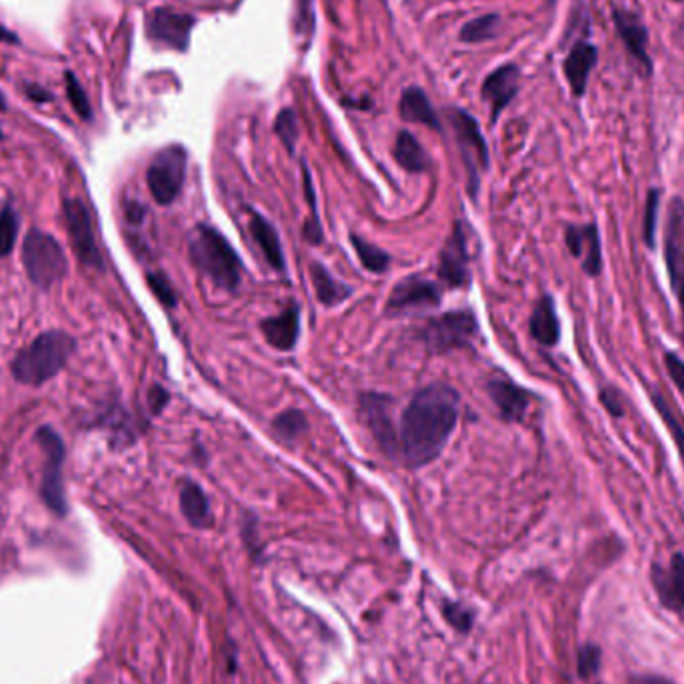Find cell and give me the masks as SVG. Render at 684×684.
Returning a JSON list of instances; mask_svg holds the SVG:
<instances>
[{"label":"cell","instance_id":"cell-1","mask_svg":"<svg viewBox=\"0 0 684 684\" xmlns=\"http://www.w3.org/2000/svg\"><path fill=\"white\" fill-rule=\"evenodd\" d=\"M459 421V392L429 385L412 397L400 419L399 449L404 463L421 469L441 456Z\"/></svg>","mask_w":684,"mask_h":684},{"label":"cell","instance_id":"cell-2","mask_svg":"<svg viewBox=\"0 0 684 684\" xmlns=\"http://www.w3.org/2000/svg\"><path fill=\"white\" fill-rule=\"evenodd\" d=\"M189 254L200 273L222 291H236L243 281V263L231 243L209 224H199L190 236Z\"/></svg>","mask_w":684,"mask_h":684},{"label":"cell","instance_id":"cell-3","mask_svg":"<svg viewBox=\"0 0 684 684\" xmlns=\"http://www.w3.org/2000/svg\"><path fill=\"white\" fill-rule=\"evenodd\" d=\"M74 348L76 343L71 335L63 330H49L34 338L14 357L12 377L22 385L41 387L63 370L69 358L73 357Z\"/></svg>","mask_w":684,"mask_h":684},{"label":"cell","instance_id":"cell-4","mask_svg":"<svg viewBox=\"0 0 684 684\" xmlns=\"http://www.w3.org/2000/svg\"><path fill=\"white\" fill-rule=\"evenodd\" d=\"M22 264L31 283L39 288H51L61 283L69 273V263L63 246L43 231L29 232L22 244Z\"/></svg>","mask_w":684,"mask_h":684},{"label":"cell","instance_id":"cell-5","mask_svg":"<svg viewBox=\"0 0 684 684\" xmlns=\"http://www.w3.org/2000/svg\"><path fill=\"white\" fill-rule=\"evenodd\" d=\"M187 177V150L172 145L152 158L147 170L148 190L158 204L167 207L179 199Z\"/></svg>","mask_w":684,"mask_h":684},{"label":"cell","instance_id":"cell-6","mask_svg":"<svg viewBox=\"0 0 684 684\" xmlns=\"http://www.w3.org/2000/svg\"><path fill=\"white\" fill-rule=\"evenodd\" d=\"M478 335V323L473 311H453L446 315L436 316L422 328V340L434 352H449L456 348H466L473 345Z\"/></svg>","mask_w":684,"mask_h":684},{"label":"cell","instance_id":"cell-7","mask_svg":"<svg viewBox=\"0 0 684 684\" xmlns=\"http://www.w3.org/2000/svg\"><path fill=\"white\" fill-rule=\"evenodd\" d=\"M451 125H453L454 137L461 148L464 169L469 175V192L476 197L481 175L488 169V147H486L485 137L481 133L476 118L464 111L451 113Z\"/></svg>","mask_w":684,"mask_h":684},{"label":"cell","instance_id":"cell-8","mask_svg":"<svg viewBox=\"0 0 684 684\" xmlns=\"http://www.w3.org/2000/svg\"><path fill=\"white\" fill-rule=\"evenodd\" d=\"M664 263L674 298L681 308L684 330V200L676 197L669 207L663 234Z\"/></svg>","mask_w":684,"mask_h":684},{"label":"cell","instance_id":"cell-9","mask_svg":"<svg viewBox=\"0 0 684 684\" xmlns=\"http://www.w3.org/2000/svg\"><path fill=\"white\" fill-rule=\"evenodd\" d=\"M36 441L46 456L43 476V498L54 515H66V496L63 486L64 442L51 427L36 432Z\"/></svg>","mask_w":684,"mask_h":684},{"label":"cell","instance_id":"cell-10","mask_svg":"<svg viewBox=\"0 0 684 684\" xmlns=\"http://www.w3.org/2000/svg\"><path fill=\"white\" fill-rule=\"evenodd\" d=\"M612 22L634 69L642 76L651 78L654 73L653 56L649 53L651 34H649L646 24L642 22L641 14L629 11V9H612Z\"/></svg>","mask_w":684,"mask_h":684},{"label":"cell","instance_id":"cell-11","mask_svg":"<svg viewBox=\"0 0 684 684\" xmlns=\"http://www.w3.org/2000/svg\"><path fill=\"white\" fill-rule=\"evenodd\" d=\"M64 222H66V231L69 239L73 243L74 253L86 264L103 271V254L98 251L95 241V231H93V222L91 214L86 211L83 200L66 199L63 202Z\"/></svg>","mask_w":684,"mask_h":684},{"label":"cell","instance_id":"cell-12","mask_svg":"<svg viewBox=\"0 0 684 684\" xmlns=\"http://www.w3.org/2000/svg\"><path fill=\"white\" fill-rule=\"evenodd\" d=\"M442 293L436 283L427 281L422 276H409L402 278L390 291L387 301V313L389 315H404V313H419V311H431L441 305Z\"/></svg>","mask_w":684,"mask_h":684},{"label":"cell","instance_id":"cell-13","mask_svg":"<svg viewBox=\"0 0 684 684\" xmlns=\"http://www.w3.org/2000/svg\"><path fill=\"white\" fill-rule=\"evenodd\" d=\"M194 19L172 9H155L147 17V36L152 43L165 44L175 51H187Z\"/></svg>","mask_w":684,"mask_h":684},{"label":"cell","instance_id":"cell-14","mask_svg":"<svg viewBox=\"0 0 684 684\" xmlns=\"http://www.w3.org/2000/svg\"><path fill=\"white\" fill-rule=\"evenodd\" d=\"M360 414L367 422L375 441L389 456H394L399 451V434L394 431V424L390 419V399L385 394L369 392L360 397Z\"/></svg>","mask_w":684,"mask_h":684},{"label":"cell","instance_id":"cell-15","mask_svg":"<svg viewBox=\"0 0 684 684\" xmlns=\"http://www.w3.org/2000/svg\"><path fill=\"white\" fill-rule=\"evenodd\" d=\"M565 243L585 273L592 278L602 273V246H600L599 227L594 222L567 227Z\"/></svg>","mask_w":684,"mask_h":684},{"label":"cell","instance_id":"cell-16","mask_svg":"<svg viewBox=\"0 0 684 684\" xmlns=\"http://www.w3.org/2000/svg\"><path fill=\"white\" fill-rule=\"evenodd\" d=\"M439 276L442 283L453 288H463L471 281L469 273V249L464 236L463 224L456 222L449 241L439 256Z\"/></svg>","mask_w":684,"mask_h":684},{"label":"cell","instance_id":"cell-17","mask_svg":"<svg viewBox=\"0 0 684 684\" xmlns=\"http://www.w3.org/2000/svg\"><path fill=\"white\" fill-rule=\"evenodd\" d=\"M599 63V49L597 44L580 39L570 46L569 54L565 56L562 73L570 86V93L577 98L587 95L589 88L590 74L597 69Z\"/></svg>","mask_w":684,"mask_h":684},{"label":"cell","instance_id":"cell-18","mask_svg":"<svg viewBox=\"0 0 684 684\" xmlns=\"http://www.w3.org/2000/svg\"><path fill=\"white\" fill-rule=\"evenodd\" d=\"M656 597L669 611L684 614V555L676 553L666 567L653 565Z\"/></svg>","mask_w":684,"mask_h":684},{"label":"cell","instance_id":"cell-19","mask_svg":"<svg viewBox=\"0 0 684 684\" xmlns=\"http://www.w3.org/2000/svg\"><path fill=\"white\" fill-rule=\"evenodd\" d=\"M486 392L491 400L495 402L498 414L506 422H520L527 417L533 394L527 389L518 387L516 382L508 379L491 380L486 385Z\"/></svg>","mask_w":684,"mask_h":684},{"label":"cell","instance_id":"cell-20","mask_svg":"<svg viewBox=\"0 0 684 684\" xmlns=\"http://www.w3.org/2000/svg\"><path fill=\"white\" fill-rule=\"evenodd\" d=\"M518 78H520V73L515 64H505L496 69L495 73L486 76L483 98L493 111V120H496L506 106L515 101V96L518 95V83H520Z\"/></svg>","mask_w":684,"mask_h":684},{"label":"cell","instance_id":"cell-21","mask_svg":"<svg viewBox=\"0 0 684 684\" xmlns=\"http://www.w3.org/2000/svg\"><path fill=\"white\" fill-rule=\"evenodd\" d=\"M261 330L271 347L278 348V350H293L301 335L298 306H288L283 315L264 318L261 323Z\"/></svg>","mask_w":684,"mask_h":684},{"label":"cell","instance_id":"cell-22","mask_svg":"<svg viewBox=\"0 0 684 684\" xmlns=\"http://www.w3.org/2000/svg\"><path fill=\"white\" fill-rule=\"evenodd\" d=\"M528 328L533 338L543 347H557L560 340V320L553 296L545 295L538 301L528 320Z\"/></svg>","mask_w":684,"mask_h":684},{"label":"cell","instance_id":"cell-23","mask_svg":"<svg viewBox=\"0 0 684 684\" xmlns=\"http://www.w3.org/2000/svg\"><path fill=\"white\" fill-rule=\"evenodd\" d=\"M249 229H251V234H253L254 243L261 249V253L266 259V263L271 264L274 271H285V254H283L278 232H276L273 224L266 221L263 214L253 212Z\"/></svg>","mask_w":684,"mask_h":684},{"label":"cell","instance_id":"cell-24","mask_svg":"<svg viewBox=\"0 0 684 684\" xmlns=\"http://www.w3.org/2000/svg\"><path fill=\"white\" fill-rule=\"evenodd\" d=\"M180 511L192 527L207 528L212 525L211 505L202 486L194 481H185L180 488Z\"/></svg>","mask_w":684,"mask_h":684},{"label":"cell","instance_id":"cell-25","mask_svg":"<svg viewBox=\"0 0 684 684\" xmlns=\"http://www.w3.org/2000/svg\"><path fill=\"white\" fill-rule=\"evenodd\" d=\"M400 116L407 123H421V125L436 128V130L441 128V120H439V116L434 113L429 96L424 95V91L417 88V86L407 88L402 93V98H400Z\"/></svg>","mask_w":684,"mask_h":684},{"label":"cell","instance_id":"cell-26","mask_svg":"<svg viewBox=\"0 0 684 684\" xmlns=\"http://www.w3.org/2000/svg\"><path fill=\"white\" fill-rule=\"evenodd\" d=\"M311 278L315 286L316 298L325 306H337L352 295V288L337 281L327 266L315 261L311 263Z\"/></svg>","mask_w":684,"mask_h":684},{"label":"cell","instance_id":"cell-27","mask_svg":"<svg viewBox=\"0 0 684 684\" xmlns=\"http://www.w3.org/2000/svg\"><path fill=\"white\" fill-rule=\"evenodd\" d=\"M394 160L400 167L409 172H422L429 169V157L421 147V143L412 137L409 130H400L397 143H394Z\"/></svg>","mask_w":684,"mask_h":684},{"label":"cell","instance_id":"cell-28","mask_svg":"<svg viewBox=\"0 0 684 684\" xmlns=\"http://www.w3.org/2000/svg\"><path fill=\"white\" fill-rule=\"evenodd\" d=\"M651 402H653L654 411L659 412V417L663 419L664 427L671 432V439H673L674 446L678 451V456L684 464V424L678 414L673 411V407L666 402L661 392L653 390L651 392Z\"/></svg>","mask_w":684,"mask_h":684},{"label":"cell","instance_id":"cell-29","mask_svg":"<svg viewBox=\"0 0 684 684\" xmlns=\"http://www.w3.org/2000/svg\"><path fill=\"white\" fill-rule=\"evenodd\" d=\"M350 243L355 246V253L358 254L362 266L370 271V273L382 274L389 271L390 256L385 253L382 249H379L377 244H370L360 239L357 234H350Z\"/></svg>","mask_w":684,"mask_h":684},{"label":"cell","instance_id":"cell-30","mask_svg":"<svg viewBox=\"0 0 684 684\" xmlns=\"http://www.w3.org/2000/svg\"><path fill=\"white\" fill-rule=\"evenodd\" d=\"M498 27H501V17L498 14H486L481 19L466 22L463 31H461V39L464 43H485V41L495 39Z\"/></svg>","mask_w":684,"mask_h":684},{"label":"cell","instance_id":"cell-31","mask_svg":"<svg viewBox=\"0 0 684 684\" xmlns=\"http://www.w3.org/2000/svg\"><path fill=\"white\" fill-rule=\"evenodd\" d=\"M659 209H661V190L651 189L644 200V217H642V241L649 251H653L656 243V224H659Z\"/></svg>","mask_w":684,"mask_h":684},{"label":"cell","instance_id":"cell-32","mask_svg":"<svg viewBox=\"0 0 684 684\" xmlns=\"http://www.w3.org/2000/svg\"><path fill=\"white\" fill-rule=\"evenodd\" d=\"M306 429H308V421L305 414L296 409H288L273 421V431L283 441H295L303 432H306Z\"/></svg>","mask_w":684,"mask_h":684},{"label":"cell","instance_id":"cell-33","mask_svg":"<svg viewBox=\"0 0 684 684\" xmlns=\"http://www.w3.org/2000/svg\"><path fill=\"white\" fill-rule=\"evenodd\" d=\"M19 236V214L12 207L0 211V256H9Z\"/></svg>","mask_w":684,"mask_h":684},{"label":"cell","instance_id":"cell-34","mask_svg":"<svg viewBox=\"0 0 684 684\" xmlns=\"http://www.w3.org/2000/svg\"><path fill=\"white\" fill-rule=\"evenodd\" d=\"M274 133L283 140L286 150L293 155L295 152L296 140H298V120L293 108H285L274 120Z\"/></svg>","mask_w":684,"mask_h":684},{"label":"cell","instance_id":"cell-35","mask_svg":"<svg viewBox=\"0 0 684 684\" xmlns=\"http://www.w3.org/2000/svg\"><path fill=\"white\" fill-rule=\"evenodd\" d=\"M66 95H69V101H71V105H73L74 111H76V115L81 116V118H85V120H88V118L93 116L91 103H88V98H86L85 88L81 86L78 78H76L73 73H66Z\"/></svg>","mask_w":684,"mask_h":684},{"label":"cell","instance_id":"cell-36","mask_svg":"<svg viewBox=\"0 0 684 684\" xmlns=\"http://www.w3.org/2000/svg\"><path fill=\"white\" fill-rule=\"evenodd\" d=\"M602 663V653L597 644H585L577 656V669L582 678H589L592 674L599 673Z\"/></svg>","mask_w":684,"mask_h":684},{"label":"cell","instance_id":"cell-37","mask_svg":"<svg viewBox=\"0 0 684 684\" xmlns=\"http://www.w3.org/2000/svg\"><path fill=\"white\" fill-rule=\"evenodd\" d=\"M147 281L150 291L157 295L158 301L162 305L167 306V308H172V306L177 305V293H175V288H172L169 278L165 274L150 273L147 276Z\"/></svg>","mask_w":684,"mask_h":684},{"label":"cell","instance_id":"cell-38","mask_svg":"<svg viewBox=\"0 0 684 684\" xmlns=\"http://www.w3.org/2000/svg\"><path fill=\"white\" fill-rule=\"evenodd\" d=\"M600 404L604 407V411L609 412L614 419H621L624 414V399H622L621 390L614 387H604L599 392Z\"/></svg>","mask_w":684,"mask_h":684},{"label":"cell","instance_id":"cell-39","mask_svg":"<svg viewBox=\"0 0 684 684\" xmlns=\"http://www.w3.org/2000/svg\"><path fill=\"white\" fill-rule=\"evenodd\" d=\"M664 367L669 377L673 380L674 387L678 389V392L684 397V360L678 357L673 350H666L664 352Z\"/></svg>","mask_w":684,"mask_h":684},{"label":"cell","instance_id":"cell-40","mask_svg":"<svg viewBox=\"0 0 684 684\" xmlns=\"http://www.w3.org/2000/svg\"><path fill=\"white\" fill-rule=\"evenodd\" d=\"M444 617H446V621L453 624L454 629H459L461 632H466L473 627V617H471V612L463 609L461 604H449V607L444 609Z\"/></svg>","mask_w":684,"mask_h":684},{"label":"cell","instance_id":"cell-41","mask_svg":"<svg viewBox=\"0 0 684 684\" xmlns=\"http://www.w3.org/2000/svg\"><path fill=\"white\" fill-rule=\"evenodd\" d=\"M167 402H169V392L162 387H152L148 392V404H150V411L155 414L162 411L167 407Z\"/></svg>","mask_w":684,"mask_h":684},{"label":"cell","instance_id":"cell-42","mask_svg":"<svg viewBox=\"0 0 684 684\" xmlns=\"http://www.w3.org/2000/svg\"><path fill=\"white\" fill-rule=\"evenodd\" d=\"M27 93L31 96L32 101H36V103H46V101H51L53 96L49 91H44V88H39V86H29L27 88Z\"/></svg>","mask_w":684,"mask_h":684},{"label":"cell","instance_id":"cell-43","mask_svg":"<svg viewBox=\"0 0 684 684\" xmlns=\"http://www.w3.org/2000/svg\"><path fill=\"white\" fill-rule=\"evenodd\" d=\"M636 684H674L673 681H669V678H664V676H659V674H644V676H639L636 678Z\"/></svg>","mask_w":684,"mask_h":684},{"label":"cell","instance_id":"cell-44","mask_svg":"<svg viewBox=\"0 0 684 684\" xmlns=\"http://www.w3.org/2000/svg\"><path fill=\"white\" fill-rule=\"evenodd\" d=\"M143 212H145V209H143L140 204H137V202H130L127 209L128 221H133V222L143 221V217H145Z\"/></svg>","mask_w":684,"mask_h":684},{"label":"cell","instance_id":"cell-45","mask_svg":"<svg viewBox=\"0 0 684 684\" xmlns=\"http://www.w3.org/2000/svg\"><path fill=\"white\" fill-rule=\"evenodd\" d=\"M19 39L12 34L9 29H4L2 24H0V43H17Z\"/></svg>","mask_w":684,"mask_h":684},{"label":"cell","instance_id":"cell-46","mask_svg":"<svg viewBox=\"0 0 684 684\" xmlns=\"http://www.w3.org/2000/svg\"><path fill=\"white\" fill-rule=\"evenodd\" d=\"M683 27H684V14H683Z\"/></svg>","mask_w":684,"mask_h":684}]
</instances>
